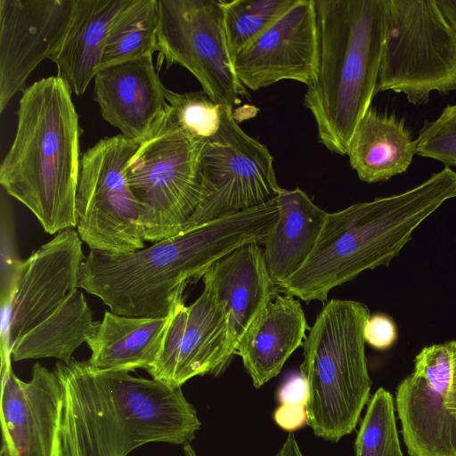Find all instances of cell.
I'll return each instance as SVG.
<instances>
[{"label":"cell","mask_w":456,"mask_h":456,"mask_svg":"<svg viewBox=\"0 0 456 456\" xmlns=\"http://www.w3.org/2000/svg\"><path fill=\"white\" fill-rule=\"evenodd\" d=\"M167 112L191 137L206 142L219 130L224 104L212 100L203 90L183 94L167 90Z\"/></svg>","instance_id":"cell-29"},{"label":"cell","mask_w":456,"mask_h":456,"mask_svg":"<svg viewBox=\"0 0 456 456\" xmlns=\"http://www.w3.org/2000/svg\"><path fill=\"white\" fill-rule=\"evenodd\" d=\"M204 142L185 134L167 110L129 159L125 170L140 206L138 226L144 241L183 232L200 200Z\"/></svg>","instance_id":"cell-8"},{"label":"cell","mask_w":456,"mask_h":456,"mask_svg":"<svg viewBox=\"0 0 456 456\" xmlns=\"http://www.w3.org/2000/svg\"><path fill=\"white\" fill-rule=\"evenodd\" d=\"M71 94L59 76L41 78L22 92L15 136L0 166L2 188L50 234L77 225L82 131Z\"/></svg>","instance_id":"cell-4"},{"label":"cell","mask_w":456,"mask_h":456,"mask_svg":"<svg viewBox=\"0 0 456 456\" xmlns=\"http://www.w3.org/2000/svg\"><path fill=\"white\" fill-rule=\"evenodd\" d=\"M309 329L295 297L278 294L265 305L235 349L255 387L280 373L291 354L303 346Z\"/></svg>","instance_id":"cell-20"},{"label":"cell","mask_w":456,"mask_h":456,"mask_svg":"<svg viewBox=\"0 0 456 456\" xmlns=\"http://www.w3.org/2000/svg\"><path fill=\"white\" fill-rule=\"evenodd\" d=\"M278 219L264 246L268 273L278 286L297 272L313 252L328 213L297 188H281Z\"/></svg>","instance_id":"cell-24"},{"label":"cell","mask_w":456,"mask_h":456,"mask_svg":"<svg viewBox=\"0 0 456 456\" xmlns=\"http://www.w3.org/2000/svg\"><path fill=\"white\" fill-rule=\"evenodd\" d=\"M444 15L456 31V0H436Z\"/></svg>","instance_id":"cell-35"},{"label":"cell","mask_w":456,"mask_h":456,"mask_svg":"<svg viewBox=\"0 0 456 456\" xmlns=\"http://www.w3.org/2000/svg\"><path fill=\"white\" fill-rule=\"evenodd\" d=\"M273 420L285 431L298 430L308 423L307 407L280 404L273 411Z\"/></svg>","instance_id":"cell-34"},{"label":"cell","mask_w":456,"mask_h":456,"mask_svg":"<svg viewBox=\"0 0 456 456\" xmlns=\"http://www.w3.org/2000/svg\"><path fill=\"white\" fill-rule=\"evenodd\" d=\"M75 0H0V112L24 91L36 67L52 59L68 30Z\"/></svg>","instance_id":"cell-16"},{"label":"cell","mask_w":456,"mask_h":456,"mask_svg":"<svg viewBox=\"0 0 456 456\" xmlns=\"http://www.w3.org/2000/svg\"><path fill=\"white\" fill-rule=\"evenodd\" d=\"M314 0L295 4L233 60L240 84L252 91L282 80L312 86L319 65Z\"/></svg>","instance_id":"cell-14"},{"label":"cell","mask_w":456,"mask_h":456,"mask_svg":"<svg viewBox=\"0 0 456 456\" xmlns=\"http://www.w3.org/2000/svg\"><path fill=\"white\" fill-rule=\"evenodd\" d=\"M159 64L188 69L215 102L232 107L248 95L230 54L223 0H159Z\"/></svg>","instance_id":"cell-11"},{"label":"cell","mask_w":456,"mask_h":456,"mask_svg":"<svg viewBox=\"0 0 456 456\" xmlns=\"http://www.w3.org/2000/svg\"><path fill=\"white\" fill-rule=\"evenodd\" d=\"M140 142L122 134L104 137L81 157L77 232L93 250L123 254L144 248L140 206L125 170Z\"/></svg>","instance_id":"cell-9"},{"label":"cell","mask_w":456,"mask_h":456,"mask_svg":"<svg viewBox=\"0 0 456 456\" xmlns=\"http://www.w3.org/2000/svg\"><path fill=\"white\" fill-rule=\"evenodd\" d=\"M417 142L404 118L370 106L350 140L347 156L359 179L368 183L386 182L405 173Z\"/></svg>","instance_id":"cell-21"},{"label":"cell","mask_w":456,"mask_h":456,"mask_svg":"<svg viewBox=\"0 0 456 456\" xmlns=\"http://www.w3.org/2000/svg\"><path fill=\"white\" fill-rule=\"evenodd\" d=\"M395 403L410 456H456V339L418 353Z\"/></svg>","instance_id":"cell-12"},{"label":"cell","mask_w":456,"mask_h":456,"mask_svg":"<svg viewBox=\"0 0 456 456\" xmlns=\"http://www.w3.org/2000/svg\"><path fill=\"white\" fill-rule=\"evenodd\" d=\"M97 325L84 294L77 289L49 318L14 343L12 361L55 358L69 362L75 350L87 341Z\"/></svg>","instance_id":"cell-25"},{"label":"cell","mask_w":456,"mask_h":456,"mask_svg":"<svg viewBox=\"0 0 456 456\" xmlns=\"http://www.w3.org/2000/svg\"><path fill=\"white\" fill-rule=\"evenodd\" d=\"M171 318L172 311L163 318L129 317L106 311L86 342L91 350L89 362L106 370H147L159 357Z\"/></svg>","instance_id":"cell-23"},{"label":"cell","mask_w":456,"mask_h":456,"mask_svg":"<svg viewBox=\"0 0 456 456\" xmlns=\"http://www.w3.org/2000/svg\"><path fill=\"white\" fill-rule=\"evenodd\" d=\"M275 456H304L297 440L285 442Z\"/></svg>","instance_id":"cell-36"},{"label":"cell","mask_w":456,"mask_h":456,"mask_svg":"<svg viewBox=\"0 0 456 456\" xmlns=\"http://www.w3.org/2000/svg\"><path fill=\"white\" fill-rule=\"evenodd\" d=\"M319 65L304 105L319 142L347 155L350 140L377 94L385 35V0H314Z\"/></svg>","instance_id":"cell-5"},{"label":"cell","mask_w":456,"mask_h":456,"mask_svg":"<svg viewBox=\"0 0 456 456\" xmlns=\"http://www.w3.org/2000/svg\"><path fill=\"white\" fill-rule=\"evenodd\" d=\"M63 390V456H127L150 443L190 444L200 428L181 387L88 360L57 362Z\"/></svg>","instance_id":"cell-2"},{"label":"cell","mask_w":456,"mask_h":456,"mask_svg":"<svg viewBox=\"0 0 456 456\" xmlns=\"http://www.w3.org/2000/svg\"><path fill=\"white\" fill-rule=\"evenodd\" d=\"M364 339L376 350L391 348L398 338V330L395 321L386 314L370 315L364 326Z\"/></svg>","instance_id":"cell-32"},{"label":"cell","mask_w":456,"mask_h":456,"mask_svg":"<svg viewBox=\"0 0 456 456\" xmlns=\"http://www.w3.org/2000/svg\"><path fill=\"white\" fill-rule=\"evenodd\" d=\"M295 2L296 0H223L224 30L232 61Z\"/></svg>","instance_id":"cell-27"},{"label":"cell","mask_w":456,"mask_h":456,"mask_svg":"<svg viewBox=\"0 0 456 456\" xmlns=\"http://www.w3.org/2000/svg\"><path fill=\"white\" fill-rule=\"evenodd\" d=\"M276 397L280 404L307 407L309 389L305 376L300 371L289 374L279 387Z\"/></svg>","instance_id":"cell-33"},{"label":"cell","mask_w":456,"mask_h":456,"mask_svg":"<svg viewBox=\"0 0 456 456\" xmlns=\"http://www.w3.org/2000/svg\"><path fill=\"white\" fill-rule=\"evenodd\" d=\"M456 198V171L444 166L398 194L354 203L327 215L306 262L277 287L305 302L326 303L329 292L366 270L387 266L415 229Z\"/></svg>","instance_id":"cell-3"},{"label":"cell","mask_w":456,"mask_h":456,"mask_svg":"<svg viewBox=\"0 0 456 456\" xmlns=\"http://www.w3.org/2000/svg\"><path fill=\"white\" fill-rule=\"evenodd\" d=\"M279 216L277 199L215 219L134 252L91 249L78 287L99 297L110 312L163 318L183 298L188 284L236 248L264 246Z\"/></svg>","instance_id":"cell-1"},{"label":"cell","mask_w":456,"mask_h":456,"mask_svg":"<svg viewBox=\"0 0 456 456\" xmlns=\"http://www.w3.org/2000/svg\"><path fill=\"white\" fill-rule=\"evenodd\" d=\"M203 282V291L192 304L185 305L182 298L174 305L161 351L146 370L174 387L197 376L218 375L227 367V315L210 283Z\"/></svg>","instance_id":"cell-15"},{"label":"cell","mask_w":456,"mask_h":456,"mask_svg":"<svg viewBox=\"0 0 456 456\" xmlns=\"http://www.w3.org/2000/svg\"><path fill=\"white\" fill-rule=\"evenodd\" d=\"M63 390L56 371L39 362L31 379L12 369L1 371V424L4 456H63Z\"/></svg>","instance_id":"cell-17"},{"label":"cell","mask_w":456,"mask_h":456,"mask_svg":"<svg viewBox=\"0 0 456 456\" xmlns=\"http://www.w3.org/2000/svg\"><path fill=\"white\" fill-rule=\"evenodd\" d=\"M159 0H129L115 18L100 69L158 52Z\"/></svg>","instance_id":"cell-26"},{"label":"cell","mask_w":456,"mask_h":456,"mask_svg":"<svg viewBox=\"0 0 456 456\" xmlns=\"http://www.w3.org/2000/svg\"><path fill=\"white\" fill-rule=\"evenodd\" d=\"M198 206L183 232L275 200L279 186L268 148L240 126L224 105L218 132L204 142Z\"/></svg>","instance_id":"cell-10"},{"label":"cell","mask_w":456,"mask_h":456,"mask_svg":"<svg viewBox=\"0 0 456 456\" xmlns=\"http://www.w3.org/2000/svg\"><path fill=\"white\" fill-rule=\"evenodd\" d=\"M129 0H75L70 22L52 61L72 93L82 95L100 70L109 30Z\"/></svg>","instance_id":"cell-22"},{"label":"cell","mask_w":456,"mask_h":456,"mask_svg":"<svg viewBox=\"0 0 456 456\" xmlns=\"http://www.w3.org/2000/svg\"><path fill=\"white\" fill-rule=\"evenodd\" d=\"M367 404L354 443L355 456H403L392 394L379 387Z\"/></svg>","instance_id":"cell-28"},{"label":"cell","mask_w":456,"mask_h":456,"mask_svg":"<svg viewBox=\"0 0 456 456\" xmlns=\"http://www.w3.org/2000/svg\"><path fill=\"white\" fill-rule=\"evenodd\" d=\"M370 316L361 302L331 299L304 341L300 372L309 389L307 425L327 441L349 435L370 398L363 335Z\"/></svg>","instance_id":"cell-6"},{"label":"cell","mask_w":456,"mask_h":456,"mask_svg":"<svg viewBox=\"0 0 456 456\" xmlns=\"http://www.w3.org/2000/svg\"><path fill=\"white\" fill-rule=\"evenodd\" d=\"M86 259L74 228L58 232L23 260L11 302L1 309V362L11 363L14 343L61 308L79 289Z\"/></svg>","instance_id":"cell-13"},{"label":"cell","mask_w":456,"mask_h":456,"mask_svg":"<svg viewBox=\"0 0 456 456\" xmlns=\"http://www.w3.org/2000/svg\"><path fill=\"white\" fill-rule=\"evenodd\" d=\"M94 80V98L102 118L130 139L143 141L167 112V88L151 55L102 69Z\"/></svg>","instance_id":"cell-18"},{"label":"cell","mask_w":456,"mask_h":456,"mask_svg":"<svg viewBox=\"0 0 456 456\" xmlns=\"http://www.w3.org/2000/svg\"><path fill=\"white\" fill-rule=\"evenodd\" d=\"M0 255V305H3L9 304L13 297L23 262L18 257L13 223L4 200L1 204Z\"/></svg>","instance_id":"cell-31"},{"label":"cell","mask_w":456,"mask_h":456,"mask_svg":"<svg viewBox=\"0 0 456 456\" xmlns=\"http://www.w3.org/2000/svg\"><path fill=\"white\" fill-rule=\"evenodd\" d=\"M257 243L243 245L205 273L227 315L224 360L228 366L248 327L280 291L270 277L264 249Z\"/></svg>","instance_id":"cell-19"},{"label":"cell","mask_w":456,"mask_h":456,"mask_svg":"<svg viewBox=\"0 0 456 456\" xmlns=\"http://www.w3.org/2000/svg\"><path fill=\"white\" fill-rule=\"evenodd\" d=\"M183 456H199L193 447L190 444L183 445Z\"/></svg>","instance_id":"cell-37"},{"label":"cell","mask_w":456,"mask_h":456,"mask_svg":"<svg viewBox=\"0 0 456 456\" xmlns=\"http://www.w3.org/2000/svg\"><path fill=\"white\" fill-rule=\"evenodd\" d=\"M417 155L456 167V102L434 119L425 120L416 138Z\"/></svg>","instance_id":"cell-30"},{"label":"cell","mask_w":456,"mask_h":456,"mask_svg":"<svg viewBox=\"0 0 456 456\" xmlns=\"http://www.w3.org/2000/svg\"><path fill=\"white\" fill-rule=\"evenodd\" d=\"M413 105L456 92V31L436 0H385V35L376 93Z\"/></svg>","instance_id":"cell-7"}]
</instances>
